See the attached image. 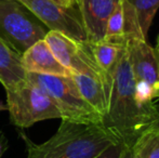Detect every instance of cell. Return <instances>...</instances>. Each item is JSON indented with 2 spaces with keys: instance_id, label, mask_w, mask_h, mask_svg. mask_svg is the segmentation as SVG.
Returning <instances> with one entry per match:
<instances>
[{
  "instance_id": "cell-18",
  "label": "cell",
  "mask_w": 159,
  "mask_h": 158,
  "mask_svg": "<svg viewBox=\"0 0 159 158\" xmlns=\"http://www.w3.org/2000/svg\"><path fill=\"white\" fill-rule=\"evenodd\" d=\"M8 148V141H7V138L4 137L3 132L0 131V158L2 157L3 153L7 151Z\"/></svg>"
},
{
  "instance_id": "cell-2",
  "label": "cell",
  "mask_w": 159,
  "mask_h": 158,
  "mask_svg": "<svg viewBox=\"0 0 159 158\" xmlns=\"http://www.w3.org/2000/svg\"><path fill=\"white\" fill-rule=\"evenodd\" d=\"M25 142L26 158H95L119 139L103 124H84L62 119L57 132L41 144L20 133Z\"/></svg>"
},
{
  "instance_id": "cell-22",
  "label": "cell",
  "mask_w": 159,
  "mask_h": 158,
  "mask_svg": "<svg viewBox=\"0 0 159 158\" xmlns=\"http://www.w3.org/2000/svg\"><path fill=\"white\" fill-rule=\"evenodd\" d=\"M154 50H155V53H156V55H157V59L159 61V35L157 37V42H156V47L154 48Z\"/></svg>"
},
{
  "instance_id": "cell-17",
  "label": "cell",
  "mask_w": 159,
  "mask_h": 158,
  "mask_svg": "<svg viewBox=\"0 0 159 158\" xmlns=\"http://www.w3.org/2000/svg\"><path fill=\"white\" fill-rule=\"evenodd\" d=\"M125 147H126V145L124 143H121V142L114 144V145L109 146L108 148H106L104 152H102L95 158H121Z\"/></svg>"
},
{
  "instance_id": "cell-10",
  "label": "cell",
  "mask_w": 159,
  "mask_h": 158,
  "mask_svg": "<svg viewBox=\"0 0 159 158\" xmlns=\"http://www.w3.org/2000/svg\"><path fill=\"white\" fill-rule=\"evenodd\" d=\"M126 23V36L142 38L147 41V35L153 23L159 0H122Z\"/></svg>"
},
{
  "instance_id": "cell-1",
  "label": "cell",
  "mask_w": 159,
  "mask_h": 158,
  "mask_svg": "<svg viewBox=\"0 0 159 158\" xmlns=\"http://www.w3.org/2000/svg\"><path fill=\"white\" fill-rule=\"evenodd\" d=\"M156 114L140 105L135 94V80L128 59L126 46L113 76L108 111L103 124L121 143L131 147L136 138L151 126Z\"/></svg>"
},
{
  "instance_id": "cell-21",
  "label": "cell",
  "mask_w": 159,
  "mask_h": 158,
  "mask_svg": "<svg viewBox=\"0 0 159 158\" xmlns=\"http://www.w3.org/2000/svg\"><path fill=\"white\" fill-rule=\"evenodd\" d=\"M121 158H132V154H131V151H130V147L126 146L124 151V154H122Z\"/></svg>"
},
{
  "instance_id": "cell-12",
  "label": "cell",
  "mask_w": 159,
  "mask_h": 158,
  "mask_svg": "<svg viewBox=\"0 0 159 158\" xmlns=\"http://www.w3.org/2000/svg\"><path fill=\"white\" fill-rule=\"evenodd\" d=\"M0 82L6 91L19 88L27 82V70L22 56L0 39Z\"/></svg>"
},
{
  "instance_id": "cell-15",
  "label": "cell",
  "mask_w": 159,
  "mask_h": 158,
  "mask_svg": "<svg viewBox=\"0 0 159 158\" xmlns=\"http://www.w3.org/2000/svg\"><path fill=\"white\" fill-rule=\"evenodd\" d=\"M132 158H159V129L148 127L130 147Z\"/></svg>"
},
{
  "instance_id": "cell-11",
  "label": "cell",
  "mask_w": 159,
  "mask_h": 158,
  "mask_svg": "<svg viewBox=\"0 0 159 158\" xmlns=\"http://www.w3.org/2000/svg\"><path fill=\"white\" fill-rule=\"evenodd\" d=\"M22 63L30 73L64 77L71 76V73L55 59L44 40L37 41L23 53Z\"/></svg>"
},
{
  "instance_id": "cell-20",
  "label": "cell",
  "mask_w": 159,
  "mask_h": 158,
  "mask_svg": "<svg viewBox=\"0 0 159 158\" xmlns=\"http://www.w3.org/2000/svg\"><path fill=\"white\" fill-rule=\"evenodd\" d=\"M149 127H154V128H157L159 129V106H158V113L157 115H156V117L154 118V120L152 121L151 126Z\"/></svg>"
},
{
  "instance_id": "cell-3",
  "label": "cell",
  "mask_w": 159,
  "mask_h": 158,
  "mask_svg": "<svg viewBox=\"0 0 159 158\" xmlns=\"http://www.w3.org/2000/svg\"><path fill=\"white\" fill-rule=\"evenodd\" d=\"M49 29L19 0H0V39L19 55L39 40Z\"/></svg>"
},
{
  "instance_id": "cell-7",
  "label": "cell",
  "mask_w": 159,
  "mask_h": 158,
  "mask_svg": "<svg viewBox=\"0 0 159 158\" xmlns=\"http://www.w3.org/2000/svg\"><path fill=\"white\" fill-rule=\"evenodd\" d=\"M47 26L79 42H88L78 6L67 7L55 0H19Z\"/></svg>"
},
{
  "instance_id": "cell-4",
  "label": "cell",
  "mask_w": 159,
  "mask_h": 158,
  "mask_svg": "<svg viewBox=\"0 0 159 158\" xmlns=\"http://www.w3.org/2000/svg\"><path fill=\"white\" fill-rule=\"evenodd\" d=\"M27 81L52 100L61 112L62 119L84 124H103V118L82 97L71 77L27 72Z\"/></svg>"
},
{
  "instance_id": "cell-6",
  "label": "cell",
  "mask_w": 159,
  "mask_h": 158,
  "mask_svg": "<svg viewBox=\"0 0 159 158\" xmlns=\"http://www.w3.org/2000/svg\"><path fill=\"white\" fill-rule=\"evenodd\" d=\"M44 41L60 64L70 73L93 76L103 82L111 95L113 80L106 76L93 57L89 42H79L54 30H49Z\"/></svg>"
},
{
  "instance_id": "cell-16",
  "label": "cell",
  "mask_w": 159,
  "mask_h": 158,
  "mask_svg": "<svg viewBox=\"0 0 159 158\" xmlns=\"http://www.w3.org/2000/svg\"><path fill=\"white\" fill-rule=\"evenodd\" d=\"M127 40L125 11L121 1V3L116 8V10L114 11L113 14L109 16L108 21H107L104 41L119 44V46H126Z\"/></svg>"
},
{
  "instance_id": "cell-9",
  "label": "cell",
  "mask_w": 159,
  "mask_h": 158,
  "mask_svg": "<svg viewBox=\"0 0 159 158\" xmlns=\"http://www.w3.org/2000/svg\"><path fill=\"white\" fill-rule=\"evenodd\" d=\"M86 29L88 42L104 40L106 23L122 0H76Z\"/></svg>"
},
{
  "instance_id": "cell-8",
  "label": "cell",
  "mask_w": 159,
  "mask_h": 158,
  "mask_svg": "<svg viewBox=\"0 0 159 158\" xmlns=\"http://www.w3.org/2000/svg\"><path fill=\"white\" fill-rule=\"evenodd\" d=\"M126 50L134 80L151 88L156 100H159V61L153 47L142 38H129Z\"/></svg>"
},
{
  "instance_id": "cell-13",
  "label": "cell",
  "mask_w": 159,
  "mask_h": 158,
  "mask_svg": "<svg viewBox=\"0 0 159 158\" xmlns=\"http://www.w3.org/2000/svg\"><path fill=\"white\" fill-rule=\"evenodd\" d=\"M71 78L86 102L104 120L108 111L109 95L103 82L93 76L71 73Z\"/></svg>"
},
{
  "instance_id": "cell-19",
  "label": "cell",
  "mask_w": 159,
  "mask_h": 158,
  "mask_svg": "<svg viewBox=\"0 0 159 158\" xmlns=\"http://www.w3.org/2000/svg\"><path fill=\"white\" fill-rule=\"evenodd\" d=\"M55 1L60 2V3L64 4V6H67V7L77 6V1H76V0H55Z\"/></svg>"
},
{
  "instance_id": "cell-5",
  "label": "cell",
  "mask_w": 159,
  "mask_h": 158,
  "mask_svg": "<svg viewBox=\"0 0 159 158\" xmlns=\"http://www.w3.org/2000/svg\"><path fill=\"white\" fill-rule=\"evenodd\" d=\"M7 107L11 122L20 128H27L46 119H62L61 112L52 100L28 81L7 91Z\"/></svg>"
},
{
  "instance_id": "cell-14",
  "label": "cell",
  "mask_w": 159,
  "mask_h": 158,
  "mask_svg": "<svg viewBox=\"0 0 159 158\" xmlns=\"http://www.w3.org/2000/svg\"><path fill=\"white\" fill-rule=\"evenodd\" d=\"M90 48L92 51L93 57L100 68L106 74L108 78L113 80L114 73L117 67L118 61L121 55L125 46L111 43L107 41H100L96 43H90Z\"/></svg>"
}]
</instances>
